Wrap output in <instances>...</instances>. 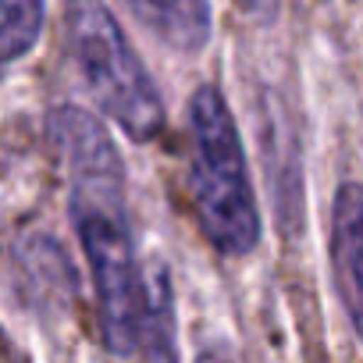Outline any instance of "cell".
I'll list each match as a JSON object with an SVG mask.
<instances>
[{
	"instance_id": "obj_1",
	"label": "cell",
	"mask_w": 363,
	"mask_h": 363,
	"mask_svg": "<svg viewBox=\"0 0 363 363\" xmlns=\"http://www.w3.org/2000/svg\"><path fill=\"white\" fill-rule=\"evenodd\" d=\"M50 135L68 167V214L93 271L104 345L114 356H128L143 338L146 274L135 257L121 153L82 107H57Z\"/></svg>"
},
{
	"instance_id": "obj_2",
	"label": "cell",
	"mask_w": 363,
	"mask_h": 363,
	"mask_svg": "<svg viewBox=\"0 0 363 363\" xmlns=\"http://www.w3.org/2000/svg\"><path fill=\"white\" fill-rule=\"evenodd\" d=\"M193 128V203L203 235L225 257H246L260 242V214L250 186L235 118L218 86H200L189 100Z\"/></svg>"
},
{
	"instance_id": "obj_3",
	"label": "cell",
	"mask_w": 363,
	"mask_h": 363,
	"mask_svg": "<svg viewBox=\"0 0 363 363\" xmlns=\"http://www.w3.org/2000/svg\"><path fill=\"white\" fill-rule=\"evenodd\" d=\"M65 26L75 68L86 79L93 100L104 107V114H111L135 143H150L153 135H160V93L114 15L100 4H72Z\"/></svg>"
},
{
	"instance_id": "obj_4",
	"label": "cell",
	"mask_w": 363,
	"mask_h": 363,
	"mask_svg": "<svg viewBox=\"0 0 363 363\" xmlns=\"http://www.w3.org/2000/svg\"><path fill=\"white\" fill-rule=\"evenodd\" d=\"M331 264L345 313L363 338V186L345 182L331 211Z\"/></svg>"
},
{
	"instance_id": "obj_5",
	"label": "cell",
	"mask_w": 363,
	"mask_h": 363,
	"mask_svg": "<svg viewBox=\"0 0 363 363\" xmlns=\"http://www.w3.org/2000/svg\"><path fill=\"white\" fill-rule=\"evenodd\" d=\"M132 15L167 47L200 50L211 36V8L196 0H167V4H132Z\"/></svg>"
},
{
	"instance_id": "obj_6",
	"label": "cell",
	"mask_w": 363,
	"mask_h": 363,
	"mask_svg": "<svg viewBox=\"0 0 363 363\" xmlns=\"http://www.w3.org/2000/svg\"><path fill=\"white\" fill-rule=\"evenodd\" d=\"M139 352L146 363H178L174 345V303H171V274L157 260L146 274V317Z\"/></svg>"
},
{
	"instance_id": "obj_7",
	"label": "cell",
	"mask_w": 363,
	"mask_h": 363,
	"mask_svg": "<svg viewBox=\"0 0 363 363\" xmlns=\"http://www.w3.org/2000/svg\"><path fill=\"white\" fill-rule=\"evenodd\" d=\"M43 15V4L33 0H0V65H11L36 47Z\"/></svg>"
}]
</instances>
